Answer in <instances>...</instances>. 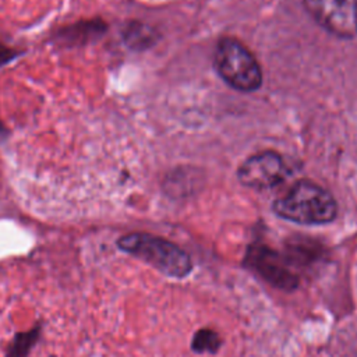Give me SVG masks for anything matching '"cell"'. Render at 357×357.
<instances>
[{
    "instance_id": "1",
    "label": "cell",
    "mask_w": 357,
    "mask_h": 357,
    "mask_svg": "<svg viewBox=\"0 0 357 357\" xmlns=\"http://www.w3.org/2000/svg\"><path fill=\"white\" fill-rule=\"evenodd\" d=\"M278 216L300 225H326L337 215L333 195L324 187L308 181H297L273 204Z\"/></svg>"
},
{
    "instance_id": "2",
    "label": "cell",
    "mask_w": 357,
    "mask_h": 357,
    "mask_svg": "<svg viewBox=\"0 0 357 357\" xmlns=\"http://www.w3.org/2000/svg\"><path fill=\"white\" fill-rule=\"evenodd\" d=\"M117 248L144 261L160 273L183 279L192 271L190 255L177 244L149 233H130L117 240Z\"/></svg>"
},
{
    "instance_id": "3",
    "label": "cell",
    "mask_w": 357,
    "mask_h": 357,
    "mask_svg": "<svg viewBox=\"0 0 357 357\" xmlns=\"http://www.w3.org/2000/svg\"><path fill=\"white\" fill-rule=\"evenodd\" d=\"M215 67L220 78L231 88L252 92L262 84V70L254 54L238 40L222 39L215 50Z\"/></svg>"
},
{
    "instance_id": "4",
    "label": "cell",
    "mask_w": 357,
    "mask_h": 357,
    "mask_svg": "<svg viewBox=\"0 0 357 357\" xmlns=\"http://www.w3.org/2000/svg\"><path fill=\"white\" fill-rule=\"evenodd\" d=\"M244 264L266 283L279 290L291 291L298 287L300 278L289 257L265 244L250 245Z\"/></svg>"
},
{
    "instance_id": "5",
    "label": "cell",
    "mask_w": 357,
    "mask_h": 357,
    "mask_svg": "<svg viewBox=\"0 0 357 357\" xmlns=\"http://www.w3.org/2000/svg\"><path fill=\"white\" fill-rule=\"evenodd\" d=\"M310 15L329 33L350 39L357 35V0H303Z\"/></svg>"
},
{
    "instance_id": "6",
    "label": "cell",
    "mask_w": 357,
    "mask_h": 357,
    "mask_svg": "<svg viewBox=\"0 0 357 357\" xmlns=\"http://www.w3.org/2000/svg\"><path fill=\"white\" fill-rule=\"evenodd\" d=\"M287 176L283 158L273 151H264L247 158L237 170L243 185L251 188H271L282 183Z\"/></svg>"
},
{
    "instance_id": "7",
    "label": "cell",
    "mask_w": 357,
    "mask_h": 357,
    "mask_svg": "<svg viewBox=\"0 0 357 357\" xmlns=\"http://www.w3.org/2000/svg\"><path fill=\"white\" fill-rule=\"evenodd\" d=\"M106 29L107 25L100 18L84 20L60 29L56 33V40L66 46H81L99 39Z\"/></svg>"
},
{
    "instance_id": "8",
    "label": "cell",
    "mask_w": 357,
    "mask_h": 357,
    "mask_svg": "<svg viewBox=\"0 0 357 357\" xmlns=\"http://www.w3.org/2000/svg\"><path fill=\"white\" fill-rule=\"evenodd\" d=\"M123 42L132 50H144L152 46L156 40L155 31L138 21H131L123 28Z\"/></svg>"
},
{
    "instance_id": "9",
    "label": "cell",
    "mask_w": 357,
    "mask_h": 357,
    "mask_svg": "<svg viewBox=\"0 0 357 357\" xmlns=\"http://www.w3.org/2000/svg\"><path fill=\"white\" fill-rule=\"evenodd\" d=\"M42 329L43 325L38 322L28 331L17 332L6 350V357H28L36 346V343L39 342Z\"/></svg>"
},
{
    "instance_id": "10",
    "label": "cell",
    "mask_w": 357,
    "mask_h": 357,
    "mask_svg": "<svg viewBox=\"0 0 357 357\" xmlns=\"http://www.w3.org/2000/svg\"><path fill=\"white\" fill-rule=\"evenodd\" d=\"M220 346H222L220 335L209 328L198 329L194 333L191 340V349L199 354H205V353L213 354L219 350Z\"/></svg>"
},
{
    "instance_id": "11",
    "label": "cell",
    "mask_w": 357,
    "mask_h": 357,
    "mask_svg": "<svg viewBox=\"0 0 357 357\" xmlns=\"http://www.w3.org/2000/svg\"><path fill=\"white\" fill-rule=\"evenodd\" d=\"M20 54L18 50L15 49H11V47H7L4 45L0 43V67L4 66L6 63L11 61L14 57H17Z\"/></svg>"
}]
</instances>
